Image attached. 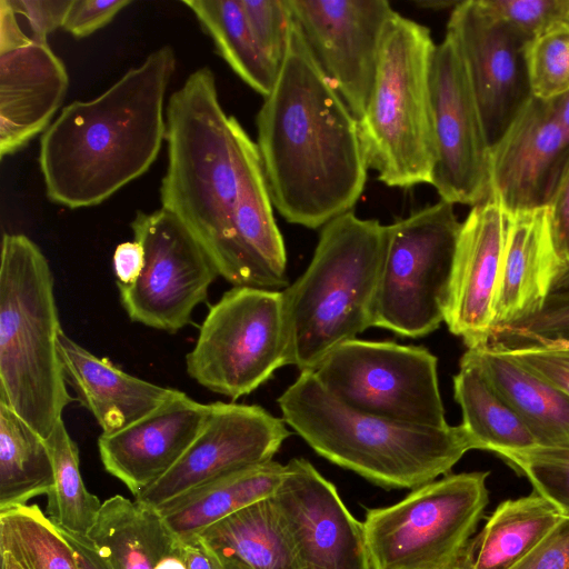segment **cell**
<instances>
[{
  "instance_id": "cell-1",
  "label": "cell",
  "mask_w": 569,
  "mask_h": 569,
  "mask_svg": "<svg viewBox=\"0 0 569 569\" xmlns=\"http://www.w3.org/2000/svg\"><path fill=\"white\" fill-rule=\"evenodd\" d=\"M256 123L271 201L286 221L317 229L352 210L369 169L358 120L293 18L286 56Z\"/></svg>"
},
{
  "instance_id": "cell-2",
  "label": "cell",
  "mask_w": 569,
  "mask_h": 569,
  "mask_svg": "<svg viewBox=\"0 0 569 569\" xmlns=\"http://www.w3.org/2000/svg\"><path fill=\"white\" fill-rule=\"evenodd\" d=\"M176 66L172 47L162 46L98 97L60 111L39 147L50 201L94 207L149 170L166 140L164 101Z\"/></svg>"
},
{
  "instance_id": "cell-3",
  "label": "cell",
  "mask_w": 569,
  "mask_h": 569,
  "mask_svg": "<svg viewBox=\"0 0 569 569\" xmlns=\"http://www.w3.org/2000/svg\"><path fill=\"white\" fill-rule=\"evenodd\" d=\"M168 164L161 208L191 232L232 287L237 283L233 220L257 143L219 100L212 70L192 71L166 107Z\"/></svg>"
},
{
  "instance_id": "cell-4",
  "label": "cell",
  "mask_w": 569,
  "mask_h": 569,
  "mask_svg": "<svg viewBox=\"0 0 569 569\" xmlns=\"http://www.w3.org/2000/svg\"><path fill=\"white\" fill-rule=\"evenodd\" d=\"M277 401L287 426L319 456L383 488H419L477 449L461 423L421 426L348 407L311 370Z\"/></svg>"
},
{
  "instance_id": "cell-5",
  "label": "cell",
  "mask_w": 569,
  "mask_h": 569,
  "mask_svg": "<svg viewBox=\"0 0 569 569\" xmlns=\"http://www.w3.org/2000/svg\"><path fill=\"white\" fill-rule=\"evenodd\" d=\"M62 330L49 261L22 233H3L0 259V402L44 439L73 401L59 350Z\"/></svg>"
},
{
  "instance_id": "cell-6",
  "label": "cell",
  "mask_w": 569,
  "mask_h": 569,
  "mask_svg": "<svg viewBox=\"0 0 569 569\" xmlns=\"http://www.w3.org/2000/svg\"><path fill=\"white\" fill-rule=\"evenodd\" d=\"M388 226L348 211L326 223L305 272L282 290L289 365L313 370L372 327Z\"/></svg>"
},
{
  "instance_id": "cell-7",
  "label": "cell",
  "mask_w": 569,
  "mask_h": 569,
  "mask_svg": "<svg viewBox=\"0 0 569 569\" xmlns=\"http://www.w3.org/2000/svg\"><path fill=\"white\" fill-rule=\"evenodd\" d=\"M430 30L398 12L387 23L372 91L359 136L368 168L389 187L430 183L436 144Z\"/></svg>"
},
{
  "instance_id": "cell-8",
  "label": "cell",
  "mask_w": 569,
  "mask_h": 569,
  "mask_svg": "<svg viewBox=\"0 0 569 569\" xmlns=\"http://www.w3.org/2000/svg\"><path fill=\"white\" fill-rule=\"evenodd\" d=\"M488 471L446 475L363 520L371 569H461L488 505Z\"/></svg>"
},
{
  "instance_id": "cell-9",
  "label": "cell",
  "mask_w": 569,
  "mask_h": 569,
  "mask_svg": "<svg viewBox=\"0 0 569 569\" xmlns=\"http://www.w3.org/2000/svg\"><path fill=\"white\" fill-rule=\"evenodd\" d=\"M460 228L441 199L388 224L372 327L421 338L445 322Z\"/></svg>"
},
{
  "instance_id": "cell-10",
  "label": "cell",
  "mask_w": 569,
  "mask_h": 569,
  "mask_svg": "<svg viewBox=\"0 0 569 569\" xmlns=\"http://www.w3.org/2000/svg\"><path fill=\"white\" fill-rule=\"evenodd\" d=\"M289 355L282 290L232 287L210 307L186 370L203 388L237 400L289 365Z\"/></svg>"
},
{
  "instance_id": "cell-11",
  "label": "cell",
  "mask_w": 569,
  "mask_h": 569,
  "mask_svg": "<svg viewBox=\"0 0 569 569\" xmlns=\"http://www.w3.org/2000/svg\"><path fill=\"white\" fill-rule=\"evenodd\" d=\"M438 359L421 346L348 340L313 370L336 399L356 410L408 423L448 425Z\"/></svg>"
},
{
  "instance_id": "cell-12",
  "label": "cell",
  "mask_w": 569,
  "mask_h": 569,
  "mask_svg": "<svg viewBox=\"0 0 569 569\" xmlns=\"http://www.w3.org/2000/svg\"><path fill=\"white\" fill-rule=\"evenodd\" d=\"M130 227L143 247L144 264L132 284L117 286L121 306L131 321L174 333L190 323L219 271L171 212L138 211Z\"/></svg>"
},
{
  "instance_id": "cell-13",
  "label": "cell",
  "mask_w": 569,
  "mask_h": 569,
  "mask_svg": "<svg viewBox=\"0 0 569 569\" xmlns=\"http://www.w3.org/2000/svg\"><path fill=\"white\" fill-rule=\"evenodd\" d=\"M436 144L431 182L441 200L476 206L490 194V147L453 37L436 44L430 69Z\"/></svg>"
},
{
  "instance_id": "cell-14",
  "label": "cell",
  "mask_w": 569,
  "mask_h": 569,
  "mask_svg": "<svg viewBox=\"0 0 569 569\" xmlns=\"http://www.w3.org/2000/svg\"><path fill=\"white\" fill-rule=\"evenodd\" d=\"M318 66L359 121L395 10L386 0H286Z\"/></svg>"
},
{
  "instance_id": "cell-15",
  "label": "cell",
  "mask_w": 569,
  "mask_h": 569,
  "mask_svg": "<svg viewBox=\"0 0 569 569\" xmlns=\"http://www.w3.org/2000/svg\"><path fill=\"white\" fill-rule=\"evenodd\" d=\"M289 436L283 419L260 406L212 402L209 419L178 462L134 499L159 509L218 478L271 461Z\"/></svg>"
},
{
  "instance_id": "cell-16",
  "label": "cell",
  "mask_w": 569,
  "mask_h": 569,
  "mask_svg": "<svg viewBox=\"0 0 569 569\" xmlns=\"http://www.w3.org/2000/svg\"><path fill=\"white\" fill-rule=\"evenodd\" d=\"M447 32L460 50L491 148L532 97L526 59L529 40L481 0L460 1L450 12Z\"/></svg>"
},
{
  "instance_id": "cell-17",
  "label": "cell",
  "mask_w": 569,
  "mask_h": 569,
  "mask_svg": "<svg viewBox=\"0 0 569 569\" xmlns=\"http://www.w3.org/2000/svg\"><path fill=\"white\" fill-rule=\"evenodd\" d=\"M271 499L303 569H371L363 523L308 460L284 465Z\"/></svg>"
},
{
  "instance_id": "cell-18",
  "label": "cell",
  "mask_w": 569,
  "mask_h": 569,
  "mask_svg": "<svg viewBox=\"0 0 569 569\" xmlns=\"http://www.w3.org/2000/svg\"><path fill=\"white\" fill-rule=\"evenodd\" d=\"M509 223L492 192L461 222L445 323L467 349L490 342Z\"/></svg>"
},
{
  "instance_id": "cell-19",
  "label": "cell",
  "mask_w": 569,
  "mask_h": 569,
  "mask_svg": "<svg viewBox=\"0 0 569 569\" xmlns=\"http://www.w3.org/2000/svg\"><path fill=\"white\" fill-rule=\"evenodd\" d=\"M568 158L548 101L532 96L490 148V192L510 216L548 207Z\"/></svg>"
},
{
  "instance_id": "cell-20",
  "label": "cell",
  "mask_w": 569,
  "mask_h": 569,
  "mask_svg": "<svg viewBox=\"0 0 569 569\" xmlns=\"http://www.w3.org/2000/svg\"><path fill=\"white\" fill-rule=\"evenodd\" d=\"M212 403L180 392L150 415L113 433H101L103 468L136 497L168 472L197 438Z\"/></svg>"
},
{
  "instance_id": "cell-21",
  "label": "cell",
  "mask_w": 569,
  "mask_h": 569,
  "mask_svg": "<svg viewBox=\"0 0 569 569\" xmlns=\"http://www.w3.org/2000/svg\"><path fill=\"white\" fill-rule=\"evenodd\" d=\"M69 76L47 41L0 52V156L43 133L67 94Z\"/></svg>"
},
{
  "instance_id": "cell-22",
  "label": "cell",
  "mask_w": 569,
  "mask_h": 569,
  "mask_svg": "<svg viewBox=\"0 0 569 569\" xmlns=\"http://www.w3.org/2000/svg\"><path fill=\"white\" fill-rule=\"evenodd\" d=\"M58 350L68 386L92 415L101 433H113L134 423L181 392L124 372L63 330L58 336Z\"/></svg>"
},
{
  "instance_id": "cell-23",
  "label": "cell",
  "mask_w": 569,
  "mask_h": 569,
  "mask_svg": "<svg viewBox=\"0 0 569 569\" xmlns=\"http://www.w3.org/2000/svg\"><path fill=\"white\" fill-rule=\"evenodd\" d=\"M561 271L548 207L511 214L492 331L538 313Z\"/></svg>"
},
{
  "instance_id": "cell-24",
  "label": "cell",
  "mask_w": 569,
  "mask_h": 569,
  "mask_svg": "<svg viewBox=\"0 0 569 569\" xmlns=\"http://www.w3.org/2000/svg\"><path fill=\"white\" fill-rule=\"evenodd\" d=\"M193 540L220 569H303L271 497L216 522Z\"/></svg>"
},
{
  "instance_id": "cell-25",
  "label": "cell",
  "mask_w": 569,
  "mask_h": 569,
  "mask_svg": "<svg viewBox=\"0 0 569 569\" xmlns=\"http://www.w3.org/2000/svg\"><path fill=\"white\" fill-rule=\"evenodd\" d=\"M496 391L518 413L539 446L569 443V397L488 343L467 349Z\"/></svg>"
},
{
  "instance_id": "cell-26",
  "label": "cell",
  "mask_w": 569,
  "mask_h": 569,
  "mask_svg": "<svg viewBox=\"0 0 569 569\" xmlns=\"http://www.w3.org/2000/svg\"><path fill=\"white\" fill-rule=\"evenodd\" d=\"M283 473L284 465L271 460L202 485L156 510L173 538L188 542L216 522L271 497Z\"/></svg>"
},
{
  "instance_id": "cell-27",
  "label": "cell",
  "mask_w": 569,
  "mask_h": 569,
  "mask_svg": "<svg viewBox=\"0 0 569 569\" xmlns=\"http://www.w3.org/2000/svg\"><path fill=\"white\" fill-rule=\"evenodd\" d=\"M87 537L111 569H154L177 541L158 510L121 495L102 502Z\"/></svg>"
},
{
  "instance_id": "cell-28",
  "label": "cell",
  "mask_w": 569,
  "mask_h": 569,
  "mask_svg": "<svg viewBox=\"0 0 569 569\" xmlns=\"http://www.w3.org/2000/svg\"><path fill=\"white\" fill-rule=\"evenodd\" d=\"M562 517L543 497L501 502L469 542L461 569H510L530 552Z\"/></svg>"
},
{
  "instance_id": "cell-29",
  "label": "cell",
  "mask_w": 569,
  "mask_h": 569,
  "mask_svg": "<svg viewBox=\"0 0 569 569\" xmlns=\"http://www.w3.org/2000/svg\"><path fill=\"white\" fill-rule=\"evenodd\" d=\"M453 397L461 409V425L477 450L502 457L539 446L527 425L466 352L453 376Z\"/></svg>"
},
{
  "instance_id": "cell-30",
  "label": "cell",
  "mask_w": 569,
  "mask_h": 569,
  "mask_svg": "<svg viewBox=\"0 0 569 569\" xmlns=\"http://www.w3.org/2000/svg\"><path fill=\"white\" fill-rule=\"evenodd\" d=\"M53 466L47 440L0 402V510L48 495Z\"/></svg>"
},
{
  "instance_id": "cell-31",
  "label": "cell",
  "mask_w": 569,
  "mask_h": 569,
  "mask_svg": "<svg viewBox=\"0 0 569 569\" xmlns=\"http://www.w3.org/2000/svg\"><path fill=\"white\" fill-rule=\"evenodd\" d=\"M216 50L251 89L267 97L278 71L267 59L249 27L240 0H183Z\"/></svg>"
},
{
  "instance_id": "cell-32",
  "label": "cell",
  "mask_w": 569,
  "mask_h": 569,
  "mask_svg": "<svg viewBox=\"0 0 569 569\" xmlns=\"http://www.w3.org/2000/svg\"><path fill=\"white\" fill-rule=\"evenodd\" d=\"M0 552L20 569H80L71 546L38 505L0 510Z\"/></svg>"
},
{
  "instance_id": "cell-33",
  "label": "cell",
  "mask_w": 569,
  "mask_h": 569,
  "mask_svg": "<svg viewBox=\"0 0 569 569\" xmlns=\"http://www.w3.org/2000/svg\"><path fill=\"white\" fill-rule=\"evenodd\" d=\"M52 458L53 485L47 495V515L59 528L88 536L102 502L86 488L79 449L70 437L63 419L46 439Z\"/></svg>"
},
{
  "instance_id": "cell-34",
  "label": "cell",
  "mask_w": 569,
  "mask_h": 569,
  "mask_svg": "<svg viewBox=\"0 0 569 569\" xmlns=\"http://www.w3.org/2000/svg\"><path fill=\"white\" fill-rule=\"evenodd\" d=\"M512 469L526 476L533 491L569 518V443L536 446L502 457Z\"/></svg>"
},
{
  "instance_id": "cell-35",
  "label": "cell",
  "mask_w": 569,
  "mask_h": 569,
  "mask_svg": "<svg viewBox=\"0 0 569 569\" xmlns=\"http://www.w3.org/2000/svg\"><path fill=\"white\" fill-rule=\"evenodd\" d=\"M531 93L550 100L569 90V22L553 26L526 47Z\"/></svg>"
},
{
  "instance_id": "cell-36",
  "label": "cell",
  "mask_w": 569,
  "mask_h": 569,
  "mask_svg": "<svg viewBox=\"0 0 569 569\" xmlns=\"http://www.w3.org/2000/svg\"><path fill=\"white\" fill-rule=\"evenodd\" d=\"M260 49L279 71L286 56L292 14L286 0H240Z\"/></svg>"
},
{
  "instance_id": "cell-37",
  "label": "cell",
  "mask_w": 569,
  "mask_h": 569,
  "mask_svg": "<svg viewBox=\"0 0 569 569\" xmlns=\"http://www.w3.org/2000/svg\"><path fill=\"white\" fill-rule=\"evenodd\" d=\"M562 336H569V291L551 292L538 313L496 328L489 343L516 347L536 338Z\"/></svg>"
},
{
  "instance_id": "cell-38",
  "label": "cell",
  "mask_w": 569,
  "mask_h": 569,
  "mask_svg": "<svg viewBox=\"0 0 569 569\" xmlns=\"http://www.w3.org/2000/svg\"><path fill=\"white\" fill-rule=\"evenodd\" d=\"M497 18L529 41L556 24L569 22V0H481Z\"/></svg>"
},
{
  "instance_id": "cell-39",
  "label": "cell",
  "mask_w": 569,
  "mask_h": 569,
  "mask_svg": "<svg viewBox=\"0 0 569 569\" xmlns=\"http://www.w3.org/2000/svg\"><path fill=\"white\" fill-rule=\"evenodd\" d=\"M499 347L511 359L569 397V352L537 346Z\"/></svg>"
},
{
  "instance_id": "cell-40",
  "label": "cell",
  "mask_w": 569,
  "mask_h": 569,
  "mask_svg": "<svg viewBox=\"0 0 569 569\" xmlns=\"http://www.w3.org/2000/svg\"><path fill=\"white\" fill-rule=\"evenodd\" d=\"M131 3V0H72L62 28L77 39L86 38Z\"/></svg>"
},
{
  "instance_id": "cell-41",
  "label": "cell",
  "mask_w": 569,
  "mask_h": 569,
  "mask_svg": "<svg viewBox=\"0 0 569 569\" xmlns=\"http://www.w3.org/2000/svg\"><path fill=\"white\" fill-rule=\"evenodd\" d=\"M510 569H569V518L556 527Z\"/></svg>"
},
{
  "instance_id": "cell-42",
  "label": "cell",
  "mask_w": 569,
  "mask_h": 569,
  "mask_svg": "<svg viewBox=\"0 0 569 569\" xmlns=\"http://www.w3.org/2000/svg\"><path fill=\"white\" fill-rule=\"evenodd\" d=\"M16 13L22 14L30 27L31 38L47 41V37L62 28L72 0H9Z\"/></svg>"
},
{
  "instance_id": "cell-43",
  "label": "cell",
  "mask_w": 569,
  "mask_h": 569,
  "mask_svg": "<svg viewBox=\"0 0 569 569\" xmlns=\"http://www.w3.org/2000/svg\"><path fill=\"white\" fill-rule=\"evenodd\" d=\"M552 240L562 270L569 267V158L548 204Z\"/></svg>"
},
{
  "instance_id": "cell-44",
  "label": "cell",
  "mask_w": 569,
  "mask_h": 569,
  "mask_svg": "<svg viewBox=\"0 0 569 569\" xmlns=\"http://www.w3.org/2000/svg\"><path fill=\"white\" fill-rule=\"evenodd\" d=\"M144 264V250L140 242L124 241L118 244L112 256L117 286H130L140 276Z\"/></svg>"
},
{
  "instance_id": "cell-45",
  "label": "cell",
  "mask_w": 569,
  "mask_h": 569,
  "mask_svg": "<svg viewBox=\"0 0 569 569\" xmlns=\"http://www.w3.org/2000/svg\"><path fill=\"white\" fill-rule=\"evenodd\" d=\"M31 40L21 30L9 0H0V52L19 48Z\"/></svg>"
},
{
  "instance_id": "cell-46",
  "label": "cell",
  "mask_w": 569,
  "mask_h": 569,
  "mask_svg": "<svg viewBox=\"0 0 569 569\" xmlns=\"http://www.w3.org/2000/svg\"><path fill=\"white\" fill-rule=\"evenodd\" d=\"M57 528L71 546L80 569H111L87 536Z\"/></svg>"
},
{
  "instance_id": "cell-47",
  "label": "cell",
  "mask_w": 569,
  "mask_h": 569,
  "mask_svg": "<svg viewBox=\"0 0 569 569\" xmlns=\"http://www.w3.org/2000/svg\"><path fill=\"white\" fill-rule=\"evenodd\" d=\"M178 543L187 569H220L197 540Z\"/></svg>"
},
{
  "instance_id": "cell-48",
  "label": "cell",
  "mask_w": 569,
  "mask_h": 569,
  "mask_svg": "<svg viewBox=\"0 0 569 569\" xmlns=\"http://www.w3.org/2000/svg\"><path fill=\"white\" fill-rule=\"evenodd\" d=\"M546 101L555 120L569 139V90Z\"/></svg>"
},
{
  "instance_id": "cell-49",
  "label": "cell",
  "mask_w": 569,
  "mask_h": 569,
  "mask_svg": "<svg viewBox=\"0 0 569 569\" xmlns=\"http://www.w3.org/2000/svg\"><path fill=\"white\" fill-rule=\"evenodd\" d=\"M154 569H187L178 541L159 559Z\"/></svg>"
},
{
  "instance_id": "cell-50",
  "label": "cell",
  "mask_w": 569,
  "mask_h": 569,
  "mask_svg": "<svg viewBox=\"0 0 569 569\" xmlns=\"http://www.w3.org/2000/svg\"><path fill=\"white\" fill-rule=\"evenodd\" d=\"M520 346H537L551 350L568 351L569 352V336L552 337V338H536ZM519 347V346H516Z\"/></svg>"
},
{
  "instance_id": "cell-51",
  "label": "cell",
  "mask_w": 569,
  "mask_h": 569,
  "mask_svg": "<svg viewBox=\"0 0 569 569\" xmlns=\"http://www.w3.org/2000/svg\"><path fill=\"white\" fill-rule=\"evenodd\" d=\"M461 0H413L416 7L428 10H453Z\"/></svg>"
},
{
  "instance_id": "cell-52",
  "label": "cell",
  "mask_w": 569,
  "mask_h": 569,
  "mask_svg": "<svg viewBox=\"0 0 569 569\" xmlns=\"http://www.w3.org/2000/svg\"><path fill=\"white\" fill-rule=\"evenodd\" d=\"M553 291L556 292H567L569 291V267L560 272L557 277L553 286Z\"/></svg>"
},
{
  "instance_id": "cell-53",
  "label": "cell",
  "mask_w": 569,
  "mask_h": 569,
  "mask_svg": "<svg viewBox=\"0 0 569 569\" xmlns=\"http://www.w3.org/2000/svg\"><path fill=\"white\" fill-rule=\"evenodd\" d=\"M1 567L3 569H20L18 565L6 555H1Z\"/></svg>"
},
{
  "instance_id": "cell-54",
  "label": "cell",
  "mask_w": 569,
  "mask_h": 569,
  "mask_svg": "<svg viewBox=\"0 0 569 569\" xmlns=\"http://www.w3.org/2000/svg\"><path fill=\"white\" fill-rule=\"evenodd\" d=\"M1 569H3V568L1 567Z\"/></svg>"
}]
</instances>
